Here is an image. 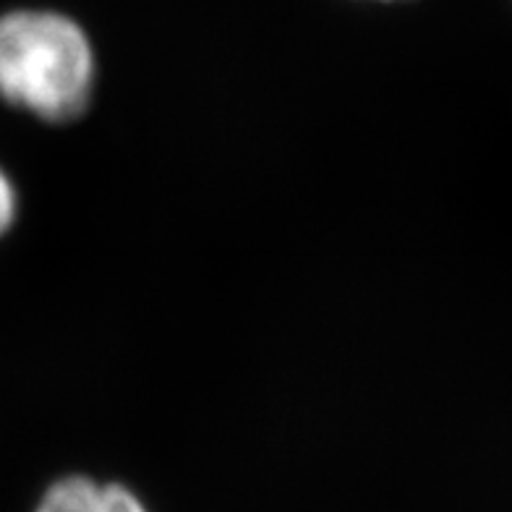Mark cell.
<instances>
[{
  "label": "cell",
  "instance_id": "cell-1",
  "mask_svg": "<svg viewBox=\"0 0 512 512\" xmlns=\"http://www.w3.org/2000/svg\"><path fill=\"white\" fill-rule=\"evenodd\" d=\"M95 87V53L76 21L55 11L0 16V102L42 121H74Z\"/></svg>",
  "mask_w": 512,
  "mask_h": 512
},
{
  "label": "cell",
  "instance_id": "cell-2",
  "mask_svg": "<svg viewBox=\"0 0 512 512\" xmlns=\"http://www.w3.org/2000/svg\"><path fill=\"white\" fill-rule=\"evenodd\" d=\"M37 512H147L134 494L115 484L71 476L48 489Z\"/></svg>",
  "mask_w": 512,
  "mask_h": 512
},
{
  "label": "cell",
  "instance_id": "cell-3",
  "mask_svg": "<svg viewBox=\"0 0 512 512\" xmlns=\"http://www.w3.org/2000/svg\"><path fill=\"white\" fill-rule=\"evenodd\" d=\"M16 217V191L8 176L0 170V236L11 228Z\"/></svg>",
  "mask_w": 512,
  "mask_h": 512
}]
</instances>
